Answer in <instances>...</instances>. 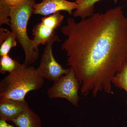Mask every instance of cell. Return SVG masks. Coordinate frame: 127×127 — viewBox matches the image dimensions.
Listing matches in <instances>:
<instances>
[{"label": "cell", "mask_w": 127, "mask_h": 127, "mask_svg": "<svg viewBox=\"0 0 127 127\" xmlns=\"http://www.w3.org/2000/svg\"><path fill=\"white\" fill-rule=\"evenodd\" d=\"M67 21L61 30L67 36L62 50L82 84L81 93L113 94L112 79L127 65V17L122 7Z\"/></svg>", "instance_id": "6da1fadb"}, {"label": "cell", "mask_w": 127, "mask_h": 127, "mask_svg": "<svg viewBox=\"0 0 127 127\" xmlns=\"http://www.w3.org/2000/svg\"><path fill=\"white\" fill-rule=\"evenodd\" d=\"M44 83V79L37 75L34 66L20 63L1 81L0 97L24 101L29 92L39 90Z\"/></svg>", "instance_id": "7a4b0ae2"}, {"label": "cell", "mask_w": 127, "mask_h": 127, "mask_svg": "<svg viewBox=\"0 0 127 127\" xmlns=\"http://www.w3.org/2000/svg\"><path fill=\"white\" fill-rule=\"evenodd\" d=\"M36 0H27L21 4L11 6L10 12V28L17 40L22 47L25 54L24 63L31 65L39 58V51L34 49L32 39L28 35V24L33 14Z\"/></svg>", "instance_id": "3957f363"}, {"label": "cell", "mask_w": 127, "mask_h": 127, "mask_svg": "<svg viewBox=\"0 0 127 127\" xmlns=\"http://www.w3.org/2000/svg\"><path fill=\"white\" fill-rule=\"evenodd\" d=\"M81 84L74 70L70 67L67 74L53 82L52 86L48 89L47 94L50 98H65L77 107L80 99L78 91Z\"/></svg>", "instance_id": "277c9868"}, {"label": "cell", "mask_w": 127, "mask_h": 127, "mask_svg": "<svg viewBox=\"0 0 127 127\" xmlns=\"http://www.w3.org/2000/svg\"><path fill=\"white\" fill-rule=\"evenodd\" d=\"M61 41L58 36L55 35L46 44L40 65L35 68L36 73L39 77L54 82L69 72L70 68H64L56 61L53 53V43Z\"/></svg>", "instance_id": "5b68a950"}, {"label": "cell", "mask_w": 127, "mask_h": 127, "mask_svg": "<svg viewBox=\"0 0 127 127\" xmlns=\"http://www.w3.org/2000/svg\"><path fill=\"white\" fill-rule=\"evenodd\" d=\"M64 16L60 12L46 16L42 18L41 21L33 28L32 44L34 49L39 51L40 45H46L50 39L55 35L56 31L61 26Z\"/></svg>", "instance_id": "8992f818"}, {"label": "cell", "mask_w": 127, "mask_h": 127, "mask_svg": "<svg viewBox=\"0 0 127 127\" xmlns=\"http://www.w3.org/2000/svg\"><path fill=\"white\" fill-rule=\"evenodd\" d=\"M34 7L33 14L46 16L61 11L72 15L73 11L77 8V5L75 1L66 0H42L40 3H35Z\"/></svg>", "instance_id": "52a82bcc"}, {"label": "cell", "mask_w": 127, "mask_h": 127, "mask_svg": "<svg viewBox=\"0 0 127 127\" xmlns=\"http://www.w3.org/2000/svg\"><path fill=\"white\" fill-rule=\"evenodd\" d=\"M29 107L26 100L0 97V119L12 122Z\"/></svg>", "instance_id": "ba28073f"}, {"label": "cell", "mask_w": 127, "mask_h": 127, "mask_svg": "<svg viewBox=\"0 0 127 127\" xmlns=\"http://www.w3.org/2000/svg\"><path fill=\"white\" fill-rule=\"evenodd\" d=\"M12 122L18 127H42L40 117L30 107Z\"/></svg>", "instance_id": "9c48e42d"}, {"label": "cell", "mask_w": 127, "mask_h": 127, "mask_svg": "<svg viewBox=\"0 0 127 127\" xmlns=\"http://www.w3.org/2000/svg\"><path fill=\"white\" fill-rule=\"evenodd\" d=\"M100 0H75L77 7L73 14V17L84 20L91 16L94 14L95 3ZM113 0L117 3L118 0Z\"/></svg>", "instance_id": "30bf717a"}, {"label": "cell", "mask_w": 127, "mask_h": 127, "mask_svg": "<svg viewBox=\"0 0 127 127\" xmlns=\"http://www.w3.org/2000/svg\"><path fill=\"white\" fill-rule=\"evenodd\" d=\"M20 63L17 59H13L9 55L0 57V72L1 74L11 72L15 70Z\"/></svg>", "instance_id": "8fae6325"}, {"label": "cell", "mask_w": 127, "mask_h": 127, "mask_svg": "<svg viewBox=\"0 0 127 127\" xmlns=\"http://www.w3.org/2000/svg\"><path fill=\"white\" fill-rule=\"evenodd\" d=\"M112 83L114 86L123 89L127 93V65L112 78ZM127 104V100L126 101Z\"/></svg>", "instance_id": "7c38bea8"}, {"label": "cell", "mask_w": 127, "mask_h": 127, "mask_svg": "<svg viewBox=\"0 0 127 127\" xmlns=\"http://www.w3.org/2000/svg\"><path fill=\"white\" fill-rule=\"evenodd\" d=\"M17 41L15 34L12 32H10L7 38L0 44V57L9 55L11 48L17 46Z\"/></svg>", "instance_id": "4fadbf2b"}, {"label": "cell", "mask_w": 127, "mask_h": 127, "mask_svg": "<svg viewBox=\"0 0 127 127\" xmlns=\"http://www.w3.org/2000/svg\"><path fill=\"white\" fill-rule=\"evenodd\" d=\"M11 6L5 0H0V25L10 26V14Z\"/></svg>", "instance_id": "5bb4252c"}, {"label": "cell", "mask_w": 127, "mask_h": 127, "mask_svg": "<svg viewBox=\"0 0 127 127\" xmlns=\"http://www.w3.org/2000/svg\"><path fill=\"white\" fill-rule=\"evenodd\" d=\"M10 32L2 27L0 28V44L4 41L9 36Z\"/></svg>", "instance_id": "9a60e30c"}, {"label": "cell", "mask_w": 127, "mask_h": 127, "mask_svg": "<svg viewBox=\"0 0 127 127\" xmlns=\"http://www.w3.org/2000/svg\"><path fill=\"white\" fill-rule=\"evenodd\" d=\"M11 6H15L21 4L27 0H5Z\"/></svg>", "instance_id": "2e32d148"}, {"label": "cell", "mask_w": 127, "mask_h": 127, "mask_svg": "<svg viewBox=\"0 0 127 127\" xmlns=\"http://www.w3.org/2000/svg\"><path fill=\"white\" fill-rule=\"evenodd\" d=\"M0 127H14L13 125H10L7 122L2 119H0Z\"/></svg>", "instance_id": "e0dca14e"}, {"label": "cell", "mask_w": 127, "mask_h": 127, "mask_svg": "<svg viewBox=\"0 0 127 127\" xmlns=\"http://www.w3.org/2000/svg\"><path fill=\"white\" fill-rule=\"evenodd\" d=\"M81 127V126H79V127Z\"/></svg>", "instance_id": "ac0fdd59"}]
</instances>
